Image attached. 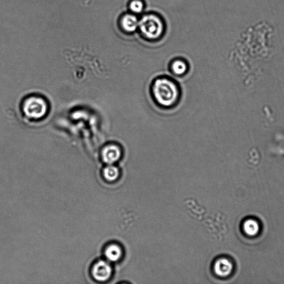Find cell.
Instances as JSON below:
<instances>
[{
  "mask_svg": "<svg viewBox=\"0 0 284 284\" xmlns=\"http://www.w3.org/2000/svg\"><path fill=\"white\" fill-rule=\"evenodd\" d=\"M151 91L156 104L166 109L177 104L180 97L178 86L169 78H156L151 86Z\"/></svg>",
  "mask_w": 284,
  "mask_h": 284,
  "instance_id": "6da1fadb",
  "label": "cell"
},
{
  "mask_svg": "<svg viewBox=\"0 0 284 284\" xmlns=\"http://www.w3.org/2000/svg\"><path fill=\"white\" fill-rule=\"evenodd\" d=\"M141 32L146 38L155 40L160 38L163 33L164 25L161 19L155 14H147L139 21Z\"/></svg>",
  "mask_w": 284,
  "mask_h": 284,
  "instance_id": "7a4b0ae2",
  "label": "cell"
},
{
  "mask_svg": "<svg viewBox=\"0 0 284 284\" xmlns=\"http://www.w3.org/2000/svg\"><path fill=\"white\" fill-rule=\"evenodd\" d=\"M22 110L24 115L28 119L34 120H40L47 114V103L40 97H30L23 102Z\"/></svg>",
  "mask_w": 284,
  "mask_h": 284,
  "instance_id": "3957f363",
  "label": "cell"
},
{
  "mask_svg": "<svg viewBox=\"0 0 284 284\" xmlns=\"http://www.w3.org/2000/svg\"><path fill=\"white\" fill-rule=\"evenodd\" d=\"M112 272V268L109 263L104 261L97 262L92 269L93 277L96 281L100 282L109 280Z\"/></svg>",
  "mask_w": 284,
  "mask_h": 284,
  "instance_id": "277c9868",
  "label": "cell"
},
{
  "mask_svg": "<svg viewBox=\"0 0 284 284\" xmlns=\"http://www.w3.org/2000/svg\"><path fill=\"white\" fill-rule=\"evenodd\" d=\"M122 153V149L119 145L110 144L103 148L102 158L108 165L114 164L121 158Z\"/></svg>",
  "mask_w": 284,
  "mask_h": 284,
  "instance_id": "5b68a950",
  "label": "cell"
},
{
  "mask_svg": "<svg viewBox=\"0 0 284 284\" xmlns=\"http://www.w3.org/2000/svg\"><path fill=\"white\" fill-rule=\"evenodd\" d=\"M233 269V264L226 258L218 259L215 262L214 267L215 274L221 277L228 276L232 273Z\"/></svg>",
  "mask_w": 284,
  "mask_h": 284,
  "instance_id": "8992f818",
  "label": "cell"
},
{
  "mask_svg": "<svg viewBox=\"0 0 284 284\" xmlns=\"http://www.w3.org/2000/svg\"><path fill=\"white\" fill-rule=\"evenodd\" d=\"M121 24L125 31L131 33L139 28V21L133 14H127L122 18Z\"/></svg>",
  "mask_w": 284,
  "mask_h": 284,
  "instance_id": "52a82bcc",
  "label": "cell"
},
{
  "mask_svg": "<svg viewBox=\"0 0 284 284\" xmlns=\"http://www.w3.org/2000/svg\"><path fill=\"white\" fill-rule=\"evenodd\" d=\"M121 248L116 244H111L108 246L105 251V256L111 262H117L122 257Z\"/></svg>",
  "mask_w": 284,
  "mask_h": 284,
  "instance_id": "ba28073f",
  "label": "cell"
},
{
  "mask_svg": "<svg viewBox=\"0 0 284 284\" xmlns=\"http://www.w3.org/2000/svg\"><path fill=\"white\" fill-rule=\"evenodd\" d=\"M243 231L249 236H254L257 235L260 230V226L257 220L249 219L243 224Z\"/></svg>",
  "mask_w": 284,
  "mask_h": 284,
  "instance_id": "9c48e42d",
  "label": "cell"
},
{
  "mask_svg": "<svg viewBox=\"0 0 284 284\" xmlns=\"http://www.w3.org/2000/svg\"><path fill=\"white\" fill-rule=\"evenodd\" d=\"M170 68L174 75L182 76L188 71V66L183 60H175L171 63Z\"/></svg>",
  "mask_w": 284,
  "mask_h": 284,
  "instance_id": "30bf717a",
  "label": "cell"
},
{
  "mask_svg": "<svg viewBox=\"0 0 284 284\" xmlns=\"http://www.w3.org/2000/svg\"><path fill=\"white\" fill-rule=\"evenodd\" d=\"M104 175L106 180L112 182L118 178L119 169L113 164H109L104 170Z\"/></svg>",
  "mask_w": 284,
  "mask_h": 284,
  "instance_id": "8fae6325",
  "label": "cell"
},
{
  "mask_svg": "<svg viewBox=\"0 0 284 284\" xmlns=\"http://www.w3.org/2000/svg\"><path fill=\"white\" fill-rule=\"evenodd\" d=\"M144 4L141 0H133L130 4V9L132 12L140 13L143 10Z\"/></svg>",
  "mask_w": 284,
  "mask_h": 284,
  "instance_id": "7c38bea8",
  "label": "cell"
}]
</instances>
